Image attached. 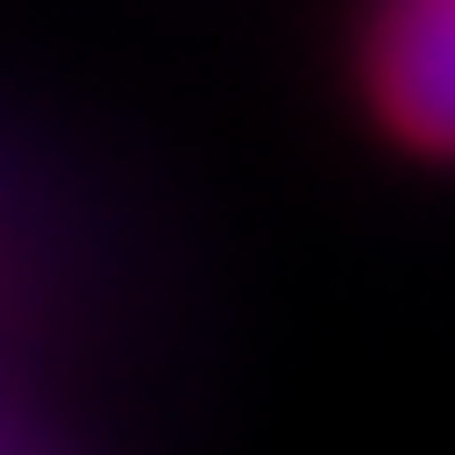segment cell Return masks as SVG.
<instances>
[{
    "label": "cell",
    "instance_id": "6da1fadb",
    "mask_svg": "<svg viewBox=\"0 0 455 455\" xmlns=\"http://www.w3.org/2000/svg\"><path fill=\"white\" fill-rule=\"evenodd\" d=\"M371 101L405 144L455 152V0H388L371 43Z\"/></svg>",
    "mask_w": 455,
    "mask_h": 455
}]
</instances>
